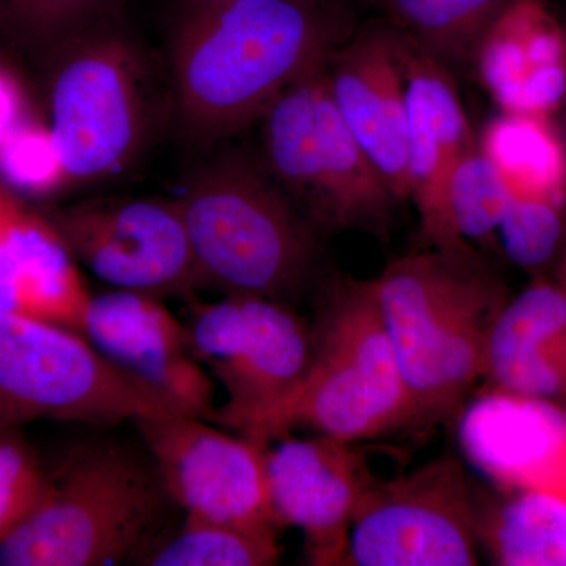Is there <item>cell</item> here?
Masks as SVG:
<instances>
[{
    "instance_id": "6da1fadb",
    "label": "cell",
    "mask_w": 566,
    "mask_h": 566,
    "mask_svg": "<svg viewBox=\"0 0 566 566\" xmlns=\"http://www.w3.org/2000/svg\"><path fill=\"white\" fill-rule=\"evenodd\" d=\"M326 0H232L191 9L174 41L182 128L200 140L240 133L352 35Z\"/></svg>"
},
{
    "instance_id": "7a4b0ae2",
    "label": "cell",
    "mask_w": 566,
    "mask_h": 566,
    "mask_svg": "<svg viewBox=\"0 0 566 566\" xmlns=\"http://www.w3.org/2000/svg\"><path fill=\"white\" fill-rule=\"evenodd\" d=\"M374 285L417 424L455 422L485 374L505 283L464 241L406 253Z\"/></svg>"
},
{
    "instance_id": "3957f363",
    "label": "cell",
    "mask_w": 566,
    "mask_h": 566,
    "mask_svg": "<svg viewBox=\"0 0 566 566\" xmlns=\"http://www.w3.org/2000/svg\"><path fill=\"white\" fill-rule=\"evenodd\" d=\"M150 455L117 444L73 450L52 471L17 527L0 539L2 566L139 564L172 527Z\"/></svg>"
},
{
    "instance_id": "277c9868",
    "label": "cell",
    "mask_w": 566,
    "mask_h": 566,
    "mask_svg": "<svg viewBox=\"0 0 566 566\" xmlns=\"http://www.w3.org/2000/svg\"><path fill=\"white\" fill-rule=\"evenodd\" d=\"M304 379L253 441L268 446L307 428L349 442L370 441L417 424L374 279L333 275L323 282Z\"/></svg>"
},
{
    "instance_id": "5b68a950",
    "label": "cell",
    "mask_w": 566,
    "mask_h": 566,
    "mask_svg": "<svg viewBox=\"0 0 566 566\" xmlns=\"http://www.w3.org/2000/svg\"><path fill=\"white\" fill-rule=\"evenodd\" d=\"M175 202L205 286L283 301L314 277L322 237L263 163L221 156L200 167Z\"/></svg>"
},
{
    "instance_id": "8992f818",
    "label": "cell",
    "mask_w": 566,
    "mask_h": 566,
    "mask_svg": "<svg viewBox=\"0 0 566 566\" xmlns=\"http://www.w3.org/2000/svg\"><path fill=\"white\" fill-rule=\"evenodd\" d=\"M324 65L293 82L260 118L263 166L319 237L387 240L401 203L338 114Z\"/></svg>"
},
{
    "instance_id": "52a82bcc",
    "label": "cell",
    "mask_w": 566,
    "mask_h": 566,
    "mask_svg": "<svg viewBox=\"0 0 566 566\" xmlns=\"http://www.w3.org/2000/svg\"><path fill=\"white\" fill-rule=\"evenodd\" d=\"M48 81V129L66 185L128 169L147 142L150 98L144 59L117 33L70 36Z\"/></svg>"
},
{
    "instance_id": "ba28073f",
    "label": "cell",
    "mask_w": 566,
    "mask_h": 566,
    "mask_svg": "<svg viewBox=\"0 0 566 566\" xmlns=\"http://www.w3.org/2000/svg\"><path fill=\"white\" fill-rule=\"evenodd\" d=\"M172 415L186 412L109 363L77 331L0 311V427Z\"/></svg>"
},
{
    "instance_id": "9c48e42d",
    "label": "cell",
    "mask_w": 566,
    "mask_h": 566,
    "mask_svg": "<svg viewBox=\"0 0 566 566\" xmlns=\"http://www.w3.org/2000/svg\"><path fill=\"white\" fill-rule=\"evenodd\" d=\"M188 308L193 356L227 392L212 420L255 438L304 379L311 323L285 301L268 297L227 294L216 303L192 300Z\"/></svg>"
},
{
    "instance_id": "30bf717a",
    "label": "cell",
    "mask_w": 566,
    "mask_h": 566,
    "mask_svg": "<svg viewBox=\"0 0 566 566\" xmlns=\"http://www.w3.org/2000/svg\"><path fill=\"white\" fill-rule=\"evenodd\" d=\"M476 490L463 463L441 455L376 479L354 516L342 566L479 565Z\"/></svg>"
},
{
    "instance_id": "8fae6325",
    "label": "cell",
    "mask_w": 566,
    "mask_h": 566,
    "mask_svg": "<svg viewBox=\"0 0 566 566\" xmlns=\"http://www.w3.org/2000/svg\"><path fill=\"white\" fill-rule=\"evenodd\" d=\"M44 212L77 263L115 290L193 300L205 286L175 200L95 199Z\"/></svg>"
},
{
    "instance_id": "7c38bea8",
    "label": "cell",
    "mask_w": 566,
    "mask_h": 566,
    "mask_svg": "<svg viewBox=\"0 0 566 566\" xmlns=\"http://www.w3.org/2000/svg\"><path fill=\"white\" fill-rule=\"evenodd\" d=\"M188 415L134 420L167 494L186 515L277 532L266 485V447Z\"/></svg>"
},
{
    "instance_id": "4fadbf2b",
    "label": "cell",
    "mask_w": 566,
    "mask_h": 566,
    "mask_svg": "<svg viewBox=\"0 0 566 566\" xmlns=\"http://www.w3.org/2000/svg\"><path fill=\"white\" fill-rule=\"evenodd\" d=\"M376 479L357 442L286 434L266 447L271 510L279 526L303 532L308 565H344L354 516Z\"/></svg>"
},
{
    "instance_id": "5bb4252c",
    "label": "cell",
    "mask_w": 566,
    "mask_h": 566,
    "mask_svg": "<svg viewBox=\"0 0 566 566\" xmlns=\"http://www.w3.org/2000/svg\"><path fill=\"white\" fill-rule=\"evenodd\" d=\"M81 334L109 363L169 398L182 412L212 420L214 385L196 359L185 322L148 294H92Z\"/></svg>"
},
{
    "instance_id": "9a60e30c",
    "label": "cell",
    "mask_w": 566,
    "mask_h": 566,
    "mask_svg": "<svg viewBox=\"0 0 566 566\" xmlns=\"http://www.w3.org/2000/svg\"><path fill=\"white\" fill-rule=\"evenodd\" d=\"M324 77L354 139L398 202H409L405 77L394 25H367L346 36L327 57Z\"/></svg>"
},
{
    "instance_id": "2e32d148",
    "label": "cell",
    "mask_w": 566,
    "mask_h": 566,
    "mask_svg": "<svg viewBox=\"0 0 566 566\" xmlns=\"http://www.w3.org/2000/svg\"><path fill=\"white\" fill-rule=\"evenodd\" d=\"M397 33L405 77L411 200L419 212L420 234L424 245L464 243L450 230L447 185L453 167L479 137L465 115L455 76Z\"/></svg>"
},
{
    "instance_id": "e0dca14e",
    "label": "cell",
    "mask_w": 566,
    "mask_h": 566,
    "mask_svg": "<svg viewBox=\"0 0 566 566\" xmlns=\"http://www.w3.org/2000/svg\"><path fill=\"white\" fill-rule=\"evenodd\" d=\"M460 420L465 455L504 490L566 499V409L490 387Z\"/></svg>"
},
{
    "instance_id": "ac0fdd59",
    "label": "cell",
    "mask_w": 566,
    "mask_h": 566,
    "mask_svg": "<svg viewBox=\"0 0 566 566\" xmlns=\"http://www.w3.org/2000/svg\"><path fill=\"white\" fill-rule=\"evenodd\" d=\"M91 297L57 227L0 177V311L81 333Z\"/></svg>"
},
{
    "instance_id": "d6986e66",
    "label": "cell",
    "mask_w": 566,
    "mask_h": 566,
    "mask_svg": "<svg viewBox=\"0 0 566 566\" xmlns=\"http://www.w3.org/2000/svg\"><path fill=\"white\" fill-rule=\"evenodd\" d=\"M472 74L502 112L547 118L566 95V29L535 0L506 3Z\"/></svg>"
},
{
    "instance_id": "ffe728a7",
    "label": "cell",
    "mask_w": 566,
    "mask_h": 566,
    "mask_svg": "<svg viewBox=\"0 0 566 566\" xmlns=\"http://www.w3.org/2000/svg\"><path fill=\"white\" fill-rule=\"evenodd\" d=\"M493 389L566 409V286L538 281L506 301L486 346Z\"/></svg>"
},
{
    "instance_id": "44dd1931",
    "label": "cell",
    "mask_w": 566,
    "mask_h": 566,
    "mask_svg": "<svg viewBox=\"0 0 566 566\" xmlns=\"http://www.w3.org/2000/svg\"><path fill=\"white\" fill-rule=\"evenodd\" d=\"M480 546L494 564L566 566V499L543 490L476 491Z\"/></svg>"
},
{
    "instance_id": "7402d4cb",
    "label": "cell",
    "mask_w": 566,
    "mask_h": 566,
    "mask_svg": "<svg viewBox=\"0 0 566 566\" xmlns=\"http://www.w3.org/2000/svg\"><path fill=\"white\" fill-rule=\"evenodd\" d=\"M513 196L566 205V151L546 117L502 112L479 137Z\"/></svg>"
},
{
    "instance_id": "603a6c76",
    "label": "cell",
    "mask_w": 566,
    "mask_h": 566,
    "mask_svg": "<svg viewBox=\"0 0 566 566\" xmlns=\"http://www.w3.org/2000/svg\"><path fill=\"white\" fill-rule=\"evenodd\" d=\"M394 28L453 76L474 73L476 51L505 0H387Z\"/></svg>"
},
{
    "instance_id": "cb8c5ba5",
    "label": "cell",
    "mask_w": 566,
    "mask_h": 566,
    "mask_svg": "<svg viewBox=\"0 0 566 566\" xmlns=\"http://www.w3.org/2000/svg\"><path fill=\"white\" fill-rule=\"evenodd\" d=\"M277 532L232 526L186 515L140 558L150 566H271L281 560Z\"/></svg>"
},
{
    "instance_id": "d4e9b609",
    "label": "cell",
    "mask_w": 566,
    "mask_h": 566,
    "mask_svg": "<svg viewBox=\"0 0 566 566\" xmlns=\"http://www.w3.org/2000/svg\"><path fill=\"white\" fill-rule=\"evenodd\" d=\"M512 189L479 142L461 156L447 185V218L460 241L486 240L497 232Z\"/></svg>"
},
{
    "instance_id": "484cf974",
    "label": "cell",
    "mask_w": 566,
    "mask_h": 566,
    "mask_svg": "<svg viewBox=\"0 0 566 566\" xmlns=\"http://www.w3.org/2000/svg\"><path fill=\"white\" fill-rule=\"evenodd\" d=\"M505 255L538 273L558 264L566 238V205L542 197L513 196L497 232Z\"/></svg>"
},
{
    "instance_id": "4316f807",
    "label": "cell",
    "mask_w": 566,
    "mask_h": 566,
    "mask_svg": "<svg viewBox=\"0 0 566 566\" xmlns=\"http://www.w3.org/2000/svg\"><path fill=\"white\" fill-rule=\"evenodd\" d=\"M107 2L109 0H0V29L54 50L82 32V25Z\"/></svg>"
},
{
    "instance_id": "83f0119b",
    "label": "cell",
    "mask_w": 566,
    "mask_h": 566,
    "mask_svg": "<svg viewBox=\"0 0 566 566\" xmlns=\"http://www.w3.org/2000/svg\"><path fill=\"white\" fill-rule=\"evenodd\" d=\"M46 468L20 427H0V539L31 510L43 488Z\"/></svg>"
},
{
    "instance_id": "f1b7e54d",
    "label": "cell",
    "mask_w": 566,
    "mask_h": 566,
    "mask_svg": "<svg viewBox=\"0 0 566 566\" xmlns=\"http://www.w3.org/2000/svg\"><path fill=\"white\" fill-rule=\"evenodd\" d=\"M48 134L20 73L3 54L0 44V167L28 150Z\"/></svg>"
},
{
    "instance_id": "f546056e",
    "label": "cell",
    "mask_w": 566,
    "mask_h": 566,
    "mask_svg": "<svg viewBox=\"0 0 566 566\" xmlns=\"http://www.w3.org/2000/svg\"><path fill=\"white\" fill-rule=\"evenodd\" d=\"M191 9H202V7L219 6V3L232 2V0H188Z\"/></svg>"
},
{
    "instance_id": "4dcf8cb0",
    "label": "cell",
    "mask_w": 566,
    "mask_h": 566,
    "mask_svg": "<svg viewBox=\"0 0 566 566\" xmlns=\"http://www.w3.org/2000/svg\"><path fill=\"white\" fill-rule=\"evenodd\" d=\"M562 109H564V123H565V129H566V95L564 103H562Z\"/></svg>"
}]
</instances>
